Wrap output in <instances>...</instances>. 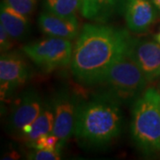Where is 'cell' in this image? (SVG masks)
Returning a JSON list of instances; mask_svg holds the SVG:
<instances>
[{
    "label": "cell",
    "instance_id": "cell-1",
    "mask_svg": "<svg viewBox=\"0 0 160 160\" xmlns=\"http://www.w3.org/2000/svg\"><path fill=\"white\" fill-rule=\"evenodd\" d=\"M128 31L103 24H86L76 41L70 69L78 82L102 84L110 68L130 48Z\"/></svg>",
    "mask_w": 160,
    "mask_h": 160
},
{
    "label": "cell",
    "instance_id": "cell-2",
    "mask_svg": "<svg viewBox=\"0 0 160 160\" xmlns=\"http://www.w3.org/2000/svg\"><path fill=\"white\" fill-rule=\"evenodd\" d=\"M119 103L107 92L79 103L74 133L82 145L104 148L119 135L123 124Z\"/></svg>",
    "mask_w": 160,
    "mask_h": 160
},
{
    "label": "cell",
    "instance_id": "cell-3",
    "mask_svg": "<svg viewBox=\"0 0 160 160\" xmlns=\"http://www.w3.org/2000/svg\"><path fill=\"white\" fill-rule=\"evenodd\" d=\"M131 136L146 156L160 150V94L153 87L143 92L132 109Z\"/></svg>",
    "mask_w": 160,
    "mask_h": 160
},
{
    "label": "cell",
    "instance_id": "cell-4",
    "mask_svg": "<svg viewBox=\"0 0 160 160\" xmlns=\"http://www.w3.org/2000/svg\"><path fill=\"white\" fill-rule=\"evenodd\" d=\"M130 48L110 68L102 83L107 87V92L119 102H134L148 83Z\"/></svg>",
    "mask_w": 160,
    "mask_h": 160
},
{
    "label": "cell",
    "instance_id": "cell-5",
    "mask_svg": "<svg viewBox=\"0 0 160 160\" xmlns=\"http://www.w3.org/2000/svg\"><path fill=\"white\" fill-rule=\"evenodd\" d=\"M71 40L48 37L25 45L23 52L41 69L50 72L70 64L73 48Z\"/></svg>",
    "mask_w": 160,
    "mask_h": 160
},
{
    "label": "cell",
    "instance_id": "cell-6",
    "mask_svg": "<svg viewBox=\"0 0 160 160\" xmlns=\"http://www.w3.org/2000/svg\"><path fill=\"white\" fill-rule=\"evenodd\" d=\"M51 101L54 113L52 133L59 140L57 149L62 150L74 133L80 102L74 92L68 89L58 91Z\"/></svg>",
    "mask_w": 160,
    "mask_h": 160
},
{
    "label": "cell",
    "instance_id": "cell-7",
    "mask_svg": "<svg viewBox=\"0 0 160 160\" xmlns=\"http://www.w3.org/2000/svg\"><path fill=\"white\" fill-rule=\"evenodd\" d=\"M29 69L23 57L17 52H10L1 54L0 58V94L1 101L12 97L19 87L29 78Z\"/></svg>",
    "mask_w": 160,
    "mask_h": 160
},
{
    "label": "cell",
    "instance_id": "cell-8",
    "mask_svg": "<svg viewBox=\"0 0 160 160\" xmlns=\"http://www.w3.org/2000/svg\"><path fill=\"white\" fill-rule=\"evenodd\" d=\"M44 102L39 93L34 89L25 92L9 116L7 128L10 132L18 137L23 128L33 123L39 116Z\"/></svg>",
    "mask_w": 160,
    "mask_h": 160
},
{
    "label": "cell",
    "instance_id": "cell-9",
    "mask_svg": "<svg viewBox=\"0 0 160 160\" xmlns=\"http://www.w3.org/2000/svg\"><path fill=\"white\" fill-rule=\"evenodd\" d=\"M124 14L128 29L142 34L154 23L158 12L151 0H127Z\"/></svg>",
    "mask_w": 160,
    "mask_h": 160
},
{
    "label": "cell",
    "instance_id": "cell-10",
    "mask_svg": "<svg viewBox=\"0 0 160 160\" xmlns=\"http://www.w3.org/2000/svg\"><path fill=\"white\" fill-rule=\"evenodd\" d=\"M38 27L47 37L73 40L79 35V23L77 16H61L51 12H41Z\"/></svg>",
    "mask_w": 160,
    "mask_h": 160
},
{
    "label": "cell",
    "instance_id": "cell-11",
    "mask_svg": "<svg viewBox=\"0 0 160 160\" xmlns=\"http://www.w3.org/2000/svg\"><path fill=\"white\" fill-rule=\"evenodd\" d=\"M132 54L148 82L155 80L160 69V44L151 40H132Z\"/></svg>",
    "mask_w": 160,
    "mask_h": 160
},
{
    "label": "cell",
    "instance_id": "cell-12",
    "mask_svg": "<svg viewBox=\"0 0 160 160\" xmlns=\"http://www.w3.org/2000/svg\"><path fill=\"white\" fill-rule=\"evenodd\" d=\"M126 2L127 0H81L80 13L92 22H107L124 13Z\"/></svg>",
    "mask_w": 160,
    "mask_h": 160
},
{
    "label": "cell",
    "instance_id": "cell-13",
    "mask_svg": "<svg viewBox=\"0 0 160 160\" xmlns=\"http://www.w3.org/2000/svg\"><path fill=\"white\" fill-rule=\"evenodd\" d=\"M53 123L54 113L52 101H46L44 102L39 116L33 123L27 125L23 128L18 138L25 142L27 145H29L40 136L52 132Z\"/></svg>",
    "mask_w": 160,
    "mask_h": 160
},
{
    "label": "cell",
    "instance_id": "cell-14",
    "mask_svg": "<svg viewBox=\"0 0 160 160\" xmlns=\"http://www.w3.org/2000/svg\"><path fill=\"white\" fill-rule=\"evenodd\" d=\"M0 21L13 39H22L29 31V17L16 11L5 0L1 2Z\"/></svg>",
    "mask_w": 160,
    "mask_h": 160
},
{
    "label": "cell",
    "instance_id": "cell-15",
    "mask_svg": "<svg viewBox=\"0 0 160 160\" xmlns=\"http://www.w3.org/2000/svg\"><path fill=\"white\" fill-rule=\"evenodd\" d=\"M44 7L61 16H75L80 12L81 0H44Z\"/></svg>",
    "mask_w": 160,
    "mask_h": 160
},
{
    "label": "cell",
    "instance_id": "cell-16",
    "mask_svg": "<svg viewBox=\"0 0 160 160\" xmlns=\"http://www.w3.org/2000/svg\"><path fill=\"white\" fill-rule=\"evenodd\" d=\"M58 142H59V140H58L57 136L51 132V133L40 136L39 138L35 140L33 142H31L28 146L36 149L52 150V149H57Z\"/></svg>",
    "mask_w": 160,
    "mask_h": 160
},
{
    "label": "cell",
    "instance_id": "cell-17",
    "mask_svg": "<svg viewBox=\"0 0 160 160\" xmlns=\"http://www.w3.org/2000/svg\"><path fill=\"white\" fill-rule=\"evenodd\" d=\"M27 158L30 160H59L61 159V150L58 149L52 150L32 149L27 155Z\"/></svg>",
    "mask_w": 160,
    "mask_h": 160
},
{
    "label": "cell",
    "instance_id": "cell-18",
    "mask_svg": "<svg viewBox=\"0 0 160 160\" xmlns=\"http://www.w3.org/2000/svg\"><path fill=\"white\" fill-rule=\"evenodd\" d=\"M6 3L16 11L28 16L34 12L38 0H5Z\"/></svg>",
    "mask_w": 160,
    "mask_h": 160
},
{
    "label": "cell",
    "instance_id": "cell-19",
    "mask_svg": "<svg viewBox=\"0 0 160 160\" xmlns=\"http://www.w3.org/2000/svg\"><path fill=\"white\" fill-rule=\"evenodd\" d=\"M12 39L13 38L6 31L5 27L0 23V49L2 52H7L11 49L12 46Z\"/></svg>",
    "mask_w": 160,
    "mask_h": 160
},
{
    "label": "cell",
    "instance_id": "cell-20",
    "mask_svg": "<svg viewBox=\"0 0 160 160\" xmlns=\"http://www.w3.org/2000/svg\"><path fill=\"white\" fill-rule=\"evenodd\" d=\"M20 158V154L16 152L15 150H10L8 152H6V154L3 155L2 159H8V160H13V159H19Z\"/></svg>",
    "mask_w": 160,
    "mask_h": 160
},
{
    "label": "cell",
    "instance_id": "cell-21",
    "mask_svg": "<svg viewBox=\"0 0 160 160\" xmlns=\"http://www.w3.org/2000/svg\"><path fill=\"white\" fill-rule=\"evenodd\" d=\"M151 2L153 3L156 9L158 10V15H160V0H151Z\"/></svg>",
    "mask_w": 160,
    "mask_h": 160
},
{
    "label": "cell",
    "instance_id": "cell-22",
    "mask_svg": "<svg viewBox=\"0 0 160 160\" xmlns=\"http://www.w3.org/2000/svg\"><path fill=\"white\" fill-rule=\"evenodd\" d=\"M156 39H157V41H158V42L160 44V31L158 34L156 35Z\"/></svg>",
    "mask_w": 160,
    "mask_h": 160
},
{
    "label": "cell",
    "instance_id": "cell-23",
    "mask_svg": "<svg viewBox=\"0 0 160 160\" xmlns=\"http://www.w3.org/2000/svg\"><path fill=\"white\" fill-rule=\"evenodd\" d=\"M160 77V69H158V71L157 72V74H156V77H155V79H157L158 78H159Z\"/></svg>",
    "mask_w": 160,
    "mask_h": 160
},
{
    "label": "cell",
    "instance_id": "cell-24",
    "mask_svg": "<svg viewBox=\"0 0 160 160\" xmlns=\"http://www.w3.org/2000/svg\"><path fill=\"white\" fill-rule=\"evenodd\" d=\"M158 92H159L160 94V84L158 85Z\"/></svg>",
    "mask_w": 160,
    "mask_h": 160
}]
</instances>
